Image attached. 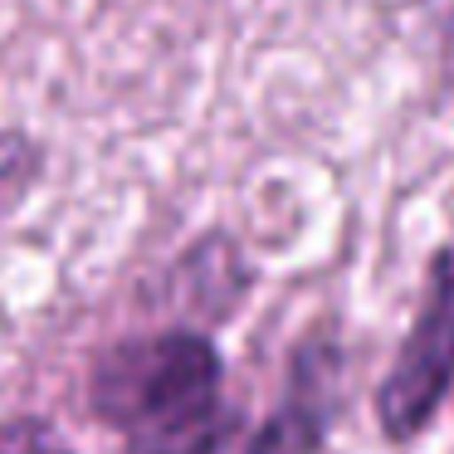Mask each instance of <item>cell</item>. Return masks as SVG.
Here are the masks:
<instances>
[{"label": "cell", "mask_w": 454, "mask_h": 454, "mask_svg": "<svg viewBox=\"0 0 454 454\" xmlns=\"http://www.w3.org/2000/svg\"><path fill=\"white\" fill-rule=\"evenodd\" d=\"M89 405L122 440L118 454H225V362L206 333L167 327L93 356Z\"/></svg>", "instance_id": "obj_1"}, {"label": "cell", "mask_w": 454, "mask_h": 454, "mask_svg": "<svg viewBox=\"0 0 454 454\" xmlns=\"http://www.w3.org/2000/svg\"><path fill=\"white\" fill-rule=\"evenodd\" d=\"M454 386V245H440L425 264V288L395 362L376 386V425L391 444L425 434Z\"/></svg>", "instance_id": "obj_2"}, {"label": "cell", "mask_w": 454, "mask_h": 454, "mask_svg": "<svg viewBox=\"0 0 454 454\" xmlns=\"http://www.w3.org/2000/svg\"><path fill=\"white\" fill-rule=\"evenodd\" d=\"M342 405V352L333 337H303L288 362V381L274 415L249 440V454H317Z\"/></svg>", "instance_id": "obj_3"}, {"label": "cell", "mask_w": 454, "mask_h": 454, "mask_svg": "<svg viewBox=\"0 0 454 454\" xmlns=\"http://www.w3.org/2000/svg\"><path fill=\"white\" fill-rule=\"evenodd\" d=\"M0 454H74V444L40 415H0Z\"/></svg>", "instance_id": "obj_4"}]
</instances>
